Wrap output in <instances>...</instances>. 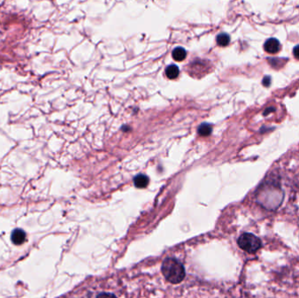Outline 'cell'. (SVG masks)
<instances>
[{
  "label": "cell",
  "mask_w": 299,
  "mask_h": 298,
  "mask_svg": "<svg viewBox=\"0 0 299 298\" xmlns=\"http://www.w3.org/2000/svg\"><path fill=\"white\" fill-rule=\"evenodd\" d=\"M293 54H294L296 59L299 60V45L294 48V49H293Z\"/></svg>",
  "instance_id": "7c38bea8"
},
{
  "label": "cell",
  "mask_w": 299,
  "mask_h": 298,
  "mask_svg": "<svg viewBox=\"0 0 299 298\" xmlns=\"http://www.w3.org/2000/svg\"><path fill=\"white\" fill-rule=\"evenodd\" d=\"M173 57L177 61H182L186 57V51L183 48H176L173 51Z\"/></svg>",
  "instance_id": "ba28073f"
},
{
  "label": "cell",
  "mask_w": 299,
  "mask_h": 298,
  "mask_svg": "<svg viewBox=\"0 0 299 298\" xmlns=\"http://www.w3.org/2000/svg\"><path fill=\"white\" fill-rule=\"evenodd\" d=\"M97 298H117L115 297L114 295L110 294V293H103V294H100Z\"/></svg>",
  "instance_id": "8fae6325"
},
{
  "label": "cell",
  "mask_w": 299,
  "mask_h": 298,
  "mask_svg": "<svg viewBox=\"0 0 299 298\" xmlns=\"http://www.w3.org/2000/svg\"><path fill=\"white\" fill-rule=\"evenodd\" d=\"M262 83L266 87H268V86H270V78L269 76H266L264 79H263V81H262Z\"/></svg>",
  "instance_id": "4fadbf2b"
},
{
  "label": "cell",
  "mask_w": 299,
  "mask_h": 298,
  "mask_svg": "<svg viewBox=\"0 0 299 298\" xmlns=\"http://www.w3.org/2000/svg\"><path fill=\"white\" fill-rule=\"evenodd\" d=\"M216 41H217L219 46L226 47L230 42V37H229V34H227V33H221L216 38Z\"/></svg>",
  "instance_id": "9c48e42d"
},
{
  "label": "cell",
  "mask_w": 299,
  "mask_h": 298,
  "mask_svg": "<svg viewBox=\"0 0 299 298\" xmlns=\"http://www.w3.org/2000/svg\"><path fill=\"white\" fill-rule=\"evenodd\" d=\"M162 273L166 279L172 284H179L185 278V269L179 261L167 258L162 264Z\"/></svg>",
  "instance_id": "7a4b0ae2"
},
{
  "label": "cell",
  "mask_w": 299,
  "mask_h": 298,
  "mask_svg": "<svg viewBox=\"0 0 299 298\" xmlns=\"http://www.w3.org/2000/svg\"><path fill=\"white\" fill-rule=\"evenodd\" d=\"M166 74L169 79H176L179 74V69L176 65H170L167 66L166 69Z\"/></svg>",
  "instance_id": "52a82bcc"
},
{
  "label": "cell",
  "mask_w": 299,
  "mask_h": 298,
  "mask_svg": "<svg viewBox=\"0 0 299 298\" xmlns=\"http://www.w3.org/2000/svg\"><path fill=\"white\" fill-rule=\"evenodd\" d=\"M257 202L268 210H276L284 199V192L280 185L275 183H264L257 191Z\"/></svg>",
  "instance_id": "6da1fadb"
},
{
  "label": "cell",
  "mask_w": 299,
  "mask_h": 298,
  "mask_svg": "<svg viewBox=\"0 0 299 298\" xmlns=\"http://www.w3.org/2000/svg\"><path fill=\"white\" fill-rule=\"evenodd\" d=\"M211 132H212V126L208 124V123H202L198 129V133L200 136H209Z\"/></svg>",
  "instance_id": "30bf717a"
},
{
  "label": "cell",
  "mask_w": 299,
  "mask_h": 298,
  "mask_svg": "<svg viewBox=\"0 0 299 298\" xmlns=\"http://www.w3.org/2000/svg\"><path fill=\"white\" fill-rule=\"evenodd\" d=\"M238 245L241 249L252 254L256 252L261 247L262 241L258 237H256L254 235L249 233H245L239 237Z\"/></svg>",
  "instance_id": "3957f363"
},
{
  "label": "cell",
  "mask_w": 299,
  "mask_h": 298,
  "mask_svg": "<svg viewBox=\"0 0 299 298\" xmlns=\"http://www.w3.org/2000/svg\"><path fill=\"white\" fill-rule=\"evenodd\" d=\"M149 184V179L144 174H139L134 179V184L137 188H144Z\"/></svg>",
  "instance_id": "8992f818"
},
{
  "label": "cell",
  "mask_w": 299,
  "mask_h": 298,
  "mask_svg": "<svg viewBox=\"0 0 299 298\" xmlns=\"http://www.w3.org/2000/svg\"><path fill=\"white\" fill-rule=\"evenodd\" d=\"M11 239L15 245H20L26 240V233L24 232L22 229H15L14 231L11 233Z\"/></svg>",
  "instance_id": "5b68a950"
},
{
  "label": "cell",
  "mask_w": 299,
  "mask_h": 298,
  "mask_svg": "<svg viewBox=\"0 0 299 298\" xmlns=\"http://www.w3.org/2000/svg\"><path fill=\"white\" fill-rule=\"evenodd\" d=\"M263 48L267 53H269L270 55H275L280 51V42L277 41V39L271 38L266 41Z\"/></svg>",
  "instance_id": "277c9868"
}]
</instances>
